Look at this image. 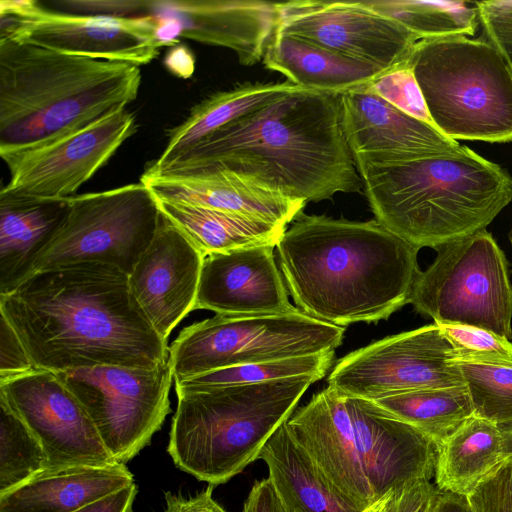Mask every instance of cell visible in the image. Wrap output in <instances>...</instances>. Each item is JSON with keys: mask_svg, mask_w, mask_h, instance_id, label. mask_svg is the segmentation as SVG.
Listing matches in <instances>:
<instances>
[{"mask_svg": "<svg viewBox=\"0 0 512 512\" xmlns=\"http://www.w3.org/2000/svg\"><path fill=\"white\" fill-rule=\"evenodd\" d=\"M0 314L39 370L153 368L169 359L167 342L132 300L128 275L109 265L35 272L0 295Z\"/></svg>", "mask_w": 512, "mask_h": 512, "instance_id": "obj_1", "label": "cell"}, {"mask_svg": "<svg viewBox=\"0 0 512 512\" xmlns=\"http://www.w3.org/2000/svg\"><path fill=\"white\" fill-rule=\"evenodd\" d=\"M222 167L307 202L363 188L345 139L341 93L299 88L208 135L166 165L145 171Z\"/></svg>", "mask_w": 512, "mask_h": 512, "instance_id": "obj_2", "label": "cell"}, {"mask_svg": "<svg viewBox=\"0 0 512 512\" xmlns=\"http://www.w3.org/2000/svg\"><path fill=\"white\" fill-rule=\"evenodd\" d=\"M287 290L303 313L346 326L388 319L409 303L419 248L376 219L301 212L276 245Z\"/></svg>", "mask_w": 512, "mask_h": 512, "instance_id": "obj_3", "label": "cell"}, {"mask_svg": "<svg viewBox=\"0 0 512 512\" xmlns=\"http://www.w3.org/2000/svg\"><path fill=\"white\" fill-rule=\"evenodd\" d=\"M375 219L421 249L485 230L512 200V177L466 146L404 162L354 158Z\"/></svg>", "mask_w": 512, "mask_h": 512, "instance_id": "obj_4", "label": "cell"}, {"mask_svg": "<svg viewBox=\"0 0 512 512\" xmlns=\"http://www.w3.org/2000/svg\"><path fill=\"white\" fill-rule=\"evenodd\" d=\"M140 67L0 41V147L92 123L133 102Z\"/></svg>", "mask_w": 512, "mask_h": 512, "instance_id": "obj_5", "label": "cell"}, {"mask_svg": "<svg viewBox=\"0 0 512 512\" xmlns=\"http://www.w3.org/2000/svg\"><path fill=\"white\" fill-rule=\"evenodd\" d=\"M314 376L177 394L167 451L174 464L217 486L240 474L318 381Z\"/></svg>", "mask_w": 512, "mask_h": 512, "instance_id": "obj_6", "label": "cell"}, {"mask_svg": "<svg viewBox=\"0 0 512 512\" xmlns=\"http://www.w3.org/2000/svg\"><path fill=\"white\" fill-rule=\"evenodd\" d=\"M407 62L441 134L455 141H512V68L492 42L421 39Z\"/></svg>", "mask_w": 512, "mask_h": 512, "instance_id": "obj_7", "label": "cell"}, {"mask_svg": "<svg viewBox=\"0 0 512 512\" xmlns=\"http://www.w3.org/2000/svg\"><path fill=\"white\" fill-rule=\"evenodd\" d=\"M345 327L303 313L216 314L181 330L169 346L174 381L210 371L335 351Z\"/></svg>", "mask_w": 512, "mask_h": 512, "instance_id": "obj_8", "label": "cell"}, {"mask_svg": "<svg viewBox=\"0 0 512 512\" xmlns=\"http://www.w3.org/2000/svg\"><path fill=\"white\" fill-rule=\"evenodd\" d=\"M418 274L409 303L437 324H458L512 338V283L504 252L486 229L436 249Z\"/></svg>", "mask_w": 512, "mask_h": 512, "instance_id": "obj_9", "label": "cell"}, {"mask_svg": "<svg viewBox=\"0 0 512 512\" xmlns=\"http://www.w3.org/2000/svg\"><path fill=\"white\" fill-rule=\"evenodd\" d=\"M160 217L155 196L140 181L70 197L66 215L38 255L33 274L95 262L129 275L152 241Z\"/></svg>", "mask_w": 512, "mask_h": 512, "instance_id": "obj_10", "label": "cell"}, {"mask_svg": "<svg viewBox=\"0 0 512 512\" xmlns=\"http://www.w3.org/2000/svg\"><path fill=\"white\" fill-rule=\"evenodd\" d=\"M56 373L117 463L126 464L145 448L171 412L169 359L153 368L93 366Z\"/></svg>", "mask_w": 512, "mask_h": 512, "instance_id": "obj_11", "label": "cell"}, {"mask_svg": "<svg viewBox=\"0 0 512 512\" xmlns=\"http://www.w3.org/2000/svg\"><path fill=\"white\" fill-rule=\"evenodd\" d=\"M136 131L135 114L125 108L44 140L0 147L10 174L0 194L42 200L73 197Z\"/></svg>", "mask_w": 512, "mask_h": 512, "instance_id": "obj_12", "label": "cell"}, {"mask_svg": "<svg viewBox=\"0 0 512 512\" xmlns=\"http://www.w3.org/2000/svg\"><path fill=\"white\" fill-rule=\"evenodd\" d=\"M157 18L87 16L51 11L35 0L0 1V41L13 40L59 53L130 63L157 58Z\"/></svg>", "mask_w": 512, "mask_h": 512, "instance_id": "obj_13", "label": "cell"}, {"mask_svg": "<svg viewBox=\"0 0 512 512\" xmlns=\"http://www.w3.org/2000/svg\"><path fill=\"white\" fill-rule=\"evenodd\" d=\"M455 353L437 323L385 337L337 361L328 386L377 400L427 388L465 385Z\"/></svg>", "mask_w": 512, "mask_h": 512, "instance_id": "obj_14", "label": "cell"}, {"mask_svg": "<svg viewBox=\"0 0 512 512\" xmlns=\"http://www.w3.org/2000/svg\"><path fill=\"white\" fill-rule=\"evenodd\" d=\"M277 33L388 71L406 63L419 40L363 1L279 3Z\"/></svg>", "mask_w": 512, "mask_h": 512, "instance_id": "obj_15", "label": "cell"}, {"mask_svg": "<svg viewBox=\"0 0 512 512\" xmlns=\"http://www.w3.org/2000/svg\"><path fill=\"white\" fill-rule=\"evenodd\" d=\"M2 399L40 441L46 470L116 464L88 413L53 371L0 381Z\"/></svg>", "mask_w": 512, "mask_h": 512, "instance_id": "obj_16", "label": "cell"}, {"mask_svg": "<svg viewBox=\"0 0 512 512\" xmlns=\"http://www.w3.org/2000/svg\"><path fill=\"white\" fill-rule=\"evenodd\" d=\"M205 256L162 213L156 233L128 275L132 300L167 342L177 324L195 310Z\"/></svg>", "mask_w": 512, "mask_h": 512, "instance_id": "obj_17", "label": "cell"}, {"mask_svg": "<svg viewBox=\"0 0 512 512\" xmlns=\"http://www.w3.org/2000/svg\"><path fill=\"white\" fill-rule=\"evenodd\" d=\"M343 396L356 450L377 500L412 482L434 479L435 441L372 400Z\"/></svg>", "mask_w": 512, "mask_h": 512, "instance_id": "obj_18", "label": "cell"}, {"mask_svg": "<svg viewBox=\"0 0 512 512\" xmlns=\"http://www.w3.org/2000/svg\"><path fill=\"white\" fill-rule=\"evenodd\" d=\"M342 125L356 159L404 162L459 152L458 141L386 102L366 85L341 93Z\"/></svg>", "mask_w": 512, "mask_h": 512, "instance_id": "obj_19", "label": "cell"}, {"mask_svg": "<svg viewBox=\"0 0 512 512\" xmlns=\"http://www.w3.org/2000/svg\"><path fill=\"white\" fill-rule=\"evenodd\" d=\"M140 182L155 197L178 203L240 214L287 226L305 201L292 198L259 179L222 167L152 173Z\"/></svg>", "mask_w": 512, "mask_h": 512, "instance_id": "obj_20", "label": "cell"}, {"mask_svg": "<svg viewBox=\"0 0 512 512\" xmlns=\"http://www.w3.org/2000/svg\"><path fill=\"white\" fill-rule=\"evenodd\" d=\"M275 246L240 248L204 258L196 309L216 314H285L301 311L288 299Z\"/></svg>", "mask_w": 512, "mask_h": 512, "instance_id": "obj_21", "label": "cell"}, {"mask_svg": "<svg viewBox=\"0 0 512 512\" xmlns=\"http://www.w3.org/2000/svg\"><path fill=\"white\" fill-rule=\"evenodd\" d=\"M286 426L330 484L366 509L376 501L357 453L344 396L328 386L292 413Z\"/></svg>", "mask_w": 512, "mask_h": 512, "instance_id": "obj_22", "label": "cell"}, {"mask_svg": "<svg viewBox=\"0 0 512 512\" xmlns=\"http://www.w3.org/2000/svg\"><path fill=\"white\" fill-rule=\"evenodd\" d=\"M151 15H169L181 37L231 49L240 64L263 59L279 24V3L255 0L152 1Z\"/></svg>", "mask_w": 512, "mask_h": 512, "instance_id": "obj_23", "label": "cell"}, {"mask_svg": "<svg viewBox=\"0 0 512 512\" xmlns=\"http://www.w3.org/2000/svg\"><path fill=\"white\" fill-rule=\"evenodd\" d=\"M133 482L121 463L44 470L0 494V512H75Z\"/></svg>", "mask_w": 512, "mask_h": 512, "instance_id": "obj_24", "label": "cell"}, {"mask_svg": "<svg viewBox=\"0 0 512 512\" xmlns=\"http://www.w3.org/2000/svg\"><path fill=\"white\" fill-rule=\"evenodd\" d=\"M67 212L66 200L17 198L0 194V295L33 274L35 261Z\"/></svg>", "mask_w": 512, "mask_h": 512, "instance_id": "obj_25", "label": "cell"}, {"mask_svg": "<svg viewBox=\"0 0 512 512\" xmlns=\"http://www.w3.org/2000/svg\"><path fill=\"white\" fill-rule=\"evenodd\" d=\"M259 459L288 512H362L336 490L289 432L286 422L270 437Z\"/></svg>", "mask_w": 512, "mask_h": 512, "instance_id": "obj_26", "label": "cell"}, {"mask_svg": "<svg viewBox=\"0 0 512 512\" xmlns=\"http://www.w3.org/2000/svg\"><path fill=\"white\" fill-rule=\"evenodd\" d=\"M263 63L299 87L338 93L366 85L383 72L372 64L277 32Z\"/></svg>", "mask_w": 512, "mask_h": 512, "instance_id": "obj_27", "label": "cell"}, {"mask_svg": "<svg viewBox=\"0 0 512 512\" xmlns=\"http://www.w3.org/2000/svg\"><path fill=\"white\" fill-rule=\"evenodd\" d=\"M299 88L288 80L280 83L246 82L208 96L193 106L188 116L168 132L165 148L149 168L158 169L166 165L216 130Z\"/></svg>", "mask_w": 512, "mask_h": 512, "instance_id": "obj_28", "label": "cell"}, {"mask_svg": "<svg viewBox=\"0 0 512 512\" xmlns=\"http://www.w3.org/2000/svg\"><path fill=\"white\" fill-rule=\"evenodd\" d=\"M160 212L207 255L240 248L275 246L287 226L248 216L155 197Z\"/></svg>", "mask_w": 512, "mask_h": 512, "instance_id": "obj_29", "label": "cell"}, {"mask_svg": "<svg viewBox=\"0 0 512 512\" xmlns=\"http://www.w3.org/2000/svg\"><path fill=\"white\" fill-rule=\"evenodd\" d=\"M502 463L500 428L472 416L439 445L434 482L439 489L468 496Z\"/></svg>", "mask_w": 512, "mask_h": 512, "instance_id": "obj_30", "label": "cell"}, {"mask_svg": "<svg viewBox=\"0 0 512 512\" xmlns=\"http://www.w3.org/2000/svg\"><path fill=\"white\" fill-rule=\"evenodd\" d=\"M374 402L429 436L438 446L474 416L465 385L413 390Z\"/></svg>", "mask_w": 512, "mask_h": 512, "instance_id": "obj_31", "label": "cell"}, {"mask_svg": "<svg viewBox=\"0 0 512 512\" xmlns=\"http://www.w3.org/2000/svg\"><path fill=\"white\" fill-rule=\"evenodd\" d=\"M376 12L398 22L419 40L472 36L480 24L476 2L425 0L363 1Z\"/></svg>", "mask_w": 512, "mask_h": 512, "instance_id": "obj_32", "label": "cell"}, {"mask_svg": "<svg viewBox=\"0 0 512 512\" xmlns=\"http://www.w3.org/2000/svg\"><path fill=\"white\" fill-rule=\"evenodd\" d=\"M334 352L218 369L175 381V389L179 394L224 386L258 384L306 375L317 377L320 380L332 366Z\"/></svg>", "mask_w": 512, "mask_h": 512, "instance_id": "obj_33", "label": "cell"}, {"mask_svg": "<svg viewBox=\"0 0 512 512\" xmlns=\"http://www.w3.org/2000/svg\"><path fill=\"white\" fill-rule=\"evenodd\" d=\"M46 469V455L40 441L0 399V494Z\"/></svg>", "mask_w": 512, "mask_h": 512, "instance_id": "obj_34", "label": "cell"}, {"mask_svg": "<svg viewBox=\"0 0 512 512\" xmlns=\"http://www.w3.org/2000/svg\"><path fill=\"white\" fill-rule=\"evenodd\" d=\"M454 362L468 390L473 415L500 429L512 426V367Z\"/></svg>", "mask_w": 512, "mask_h": 512, "instance_id": "obj_35", "label": "cell"}, {"mask_svg": "<svg viewBox=\"0 0 512 512\" xmlns=\"http://www.w3.org/2000/svg\"><path fill=\"white\" fill-rule=\"evenodd\" d=\"M455 353L454 361L512 367V342L491 331L458 324H438Z\"/></svg>", "mask_w": 512, "mask_h": 512, "instance_id": "obj_36", "label": "cell"}, {"mask_svg": "<svg viewBox=\"0 0 512 512\" xmlns=\"http://www.w3.org/2000/svg\"><path fill=\"white\" fill-rule=\"evenodd\" d=\"M367 87L400 111L432 124L422 92L408 62L383 71Z\"/></svg>", "mask_w": 512, "mask_h": 512, "instance_id": "obj_37", "label": "cell"}, {"mask_svg": "<svg viewBox=\"0 0 512 512\" xmlns=\"http://www.w3.org/2000/svg\"><path fill=\"white\" fill-rule=\"evenodd\" d=\"M468 498L474 512H512V464L502 463Z\"/></svg>", "mask_w": 512, "mask_h": 512, "instance_id": "obj_38", "label": "cell"}, {"mask_svg": "<svg viewBox=\"0 0 512 512\" xmlns=\"http://www.w3.org/2000/svg\"><path fill=\"white\" fill-rule=\"evenodd\" d=\"M476 6L486 39L499 49L512 68V0L477 1Z\"/></svg>", "mask_w": 512, "mask_h": 512, "instance_id": "obj_39", "label": "cell"}, {"mask_svg": "<svg viewBox=\"0 0 512 512\" xmlns=\"http://www.w3.org/2000/svg\"><path fill=\"white\" fill-rule=\"evenodd\" d=\"M65 13L114 18L151 15L152 1L143 0H62L55 2Z\"/></svg>", "mask_w": 512, "mask_h": 512, "instance_id": "obj_40", "label": "cell"}, {"mask_svg": "<svg viewBox=\"0 0 512 512\" xmlns=\"http://www.w3.org/2000/svg\"><path fill=\"white\" fill-rule=\"evenodd\" d=\"M22 343L6 319L0 320V381L35 370Z\"/></svg>", "mask_w": 512, "mask_h": 512, "instance_id": "obj_41", "label": "cell"}, {"mask_svg": "<svg viewBox=\"0 0 512 512\" xmlns=\"http://www.w3.org/2000/svg\"><path fill=\"white\" fill-rule=\"evenodd\" d=\"M438 487L431 480H418L391 493L388 512H431Z\"/></svg>", "mask_w": 512, "mask_h": 512, "instance_id": "obj_42", "label": "cell"}, {"mask_svg": "<svg viewBox=\"0 0 512 512\" xmlns=\"http://www.w3.org/2000/svg\"><path fill=\"white\" fill-rule=\"evenodd\" d=\"M212 494V485L190 497L167 492L165 493L166 507L162 512H228L214 500Z\"/></svg>", "mask_w": 512, "mask_h": 512, "instance_id": "obj_43", "label": "cell"}, {"mask_svg": "<svg viewBox=\"0 0 512 512\" xmlns=\"http://www.w3.org/2000/svg\"><path fill=\"white\" fill-rule=\"evenodd\" d=\"M242 512H288L270 479L256 480L252 485Z\"/></svg>", "mask_w": 512, "mask_h": 512, "instance_id": "obj_44", "label": "cell"}, {"mask_svg": "<svg viewBox=\"0 0 512 512\" xmlns=\"http://www.w3.org/2000/svg\"><path fill=\"white\" fill-rule=\"evenodd\" d=\"M137 492V485L133 482L75 512H132Z\"/></svg>", "mask_w": 512, "mask_h": 512, "instance_id": "obj_45", "label": "cell"}, {"mask_svg": "<svg viewBox=\"0 0 512 512\" xmlns=\"http://www.w3.org/2000/svg\"><path fill=\"white\" fill-rule=\"evenodd\" d=\"M168 48L163 59L166 69L179 78H190L195 70V57L192 51L180 43Z\"/></svg>", "mask_w": 512, "mask_h": 512, "instance_id": "obj_46", "label": "cell"}, {"mask_svg": "<svg viewBox=\"0 0 512 512\" xmlns=\"http://www.w3.org/2000/svg\"><path fill=\"white\" fill-rule=\"evenodd\" d=\"M431 512H474V510L468 496L439 489Z\"/></svg>", "mask_w": 512, "mask_h": 512, "instance_id": "obj_47", "label": "cell"}, {"mask_svg": "<svg viewBox=\"0 0 512 512\" xmlns=\"http://www.w3.org/2000/svg\"><path fill=\"white\" fill-rule=\"evenodd\" d=\"M504 462L512 464V426L501 428Z\"/></svg>", "mask_w": 512, "mask_h": 512, "instance_id": "obj_48", "label": "cell"}, {"mask_svg": "<svg viewBox=\"0 0 512 512\" xmlns=\"http://www.w3.org/2000/svg\"><path fill=\"white\" fill-rule=\"evenodd\" d=\"M392 492L393 491H391L390 493L386 494L385 496H383L381 499L376 501L374 504H372L371 506H369L368 508H366L362 512H388L389 499H390V496H391Z\"/></svg>", "mask_w": 512, "mask_h": 512, "instance_id": "obj_49", "label": "cell"}, {"mask_svg": "<svg viewBox=\"0 0 512 512\" xmlns=\"http://www.w3.org/2000/svg\"><path fill=\"white\" fill-rule=\"evenodd\" d=\"M509 240H510V242H511V244H512V227H511V230H510V232H509Z\"/></svg>", "mask_w": 512, "mask_h": 512, "instance_id": "obj_50", "label": "cell"}]
</instances>
